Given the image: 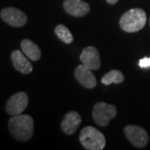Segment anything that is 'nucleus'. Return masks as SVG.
I'll use <instances>...</instances> for the list:
<instances>
[{"instance_id": "obj_7", "label": "nucleus", "mask_w": 150, "mask_h": 150, "mask_svg": "<svg viewBox=\"0 0 150 150\" xmlns=\"http://www.w3.org/2000/svg\"><path fill=\"white\" fill-rule=\"evenodd\" d=\"M124 134L130 143L136 148H144L148 144L149 135L144 129L136 125H128L124 129Z\"/></svg>"}, {"instance_id": "obj_3", "label": "nucleus", "mask_w": 150, "mask_h": 150, "mask_svg": "<svg viewBox=\"0 0 150 150\" xmlns=\"http://www.w3.org/2000/svg\"><path fill=\"white\" fill-rule=\"evenodd\" d=\"M79 141L83 147L88 150H102L106 144L104 135L92 126H87L81 130Z\"/></svg>"}, {"instance_id": "obj_2", "label": "nucleus", "mask_w": 150, "mask_h": 150, "mask_svg": "<svg viewBox=\"0 0 150 150\" xmlns=\"http://www.w3.org/2000/svg\"><path fill=\"white\" fill-rule=\"evenodd\" d=\"M147 22L146 13L141 8H132L124 13L119 20V25L123 31L135 33L143 29Z\"/></svg>"}, {"instance_id": "obj_9", "label": "nucleus", "mask_w": 150, "mask_h": 150, "mask_svg": "<svg viewBox=\"0 0 150 150\" xmlns=\"http://www.w3.org/2000/svg\"><path fill=\"white\" fill-rule=\"evenodd\" d=\"M64 8L71 16L80 18L87 15L90 11V6L83 0H64Z\"/></svg>"}, {"instance_id": "obj_17", "label": "nucleus", "mask_w": 150, "mask_h": 150, "mask_svg": "<svg viewBox=\"0 0 150 150\" xmlns=\"http://www.w3.org/2000/svg\"><path fill=\"white\" fill-rule=\"evenodd\" d=\"M106 1H107L108 4L113 5V4H117V3H118V0H106Z\"/></svg>"}, {"instance_id": "obj_18", "label": "nucleus", "mask_w": 150, "mask_h": 150, "mask_svg": "<svg viewBox=\"0 0 150 150\" xmlns=\"http://www.w3.org/2000/svg\"><path fill=\"white\" fill-rule=\"evenodd\" d=\"M149 24H150V18H149Z\"/></svg>"}, {"instance_id": "obj_8", "label": "nucleus", "mask_w": 150, "mask_h": 150, "mask_svg": "<svg viewBox=\"0 0 150 150\" xmlns=\"http://www.w3.org/2000/svg\"><path fill=\"white\" fill-rule=\"evenodd\" d=\"M82 64L91 70H98L101 66L99 52L95 47L88 46L83 49L80 54Z\"/></svg>"}, {"instance_id": "obj_1", "label": "nucleus", "mask_w": 150, "mask_h": 150, "mask_svg": "<svg viewBox=\"0 0 150 150\" xmlns=\"http://www.w3.org/2000/svg\"><path fill=\"white\" fill-rule=\"evenodd\" d=\"M8 129L13 139L20 142L31 139L34 131L33 119L27 114L12 116L8 121Z\"/></svg>"}, {"instance_id": "obj_4", "label": "nucleus", "mask_w": 150, "mask_h": 150, "mask_svg": "<svg viewBox=\"0 0 150 150\" xmlns=\"http://www.w3.org/2000/svg\"><path fill=\"white\" fill-rule=\"evenodd\" d=\"M117 115V108L115 105L106 103L98 102L94 105L93 109V121L101 127H106L110 120Z\"/></svg>"}, {"instance_id": "obj_6", "label": "nucleus", "mask_w": 150, "mask_h": 150, "mask_svg": "<svg viewBox=\"0 0 150 150\" xmlns=\"http://www.w3.org/2000/svg\"><path fill=\"white\" fill-rule=\"evenodd\" d=\"M0 17L7 24L14 28L23 27L28 21L27 16L23 11L13 7L4 8L0 13Z\"/></svg>"}, {"instance_id": "obj_12", "label": "nucleus", "mask_w": 150, "mask_h": 150, "mask_svg": "<svg viewBox=\"0 0 150 150\" xmlns=\"http://www.w3.org/2000/svg\"><path fill=\"white\" fill-rule=\"evenodd\" d=\"M20 50H14L11 54V60L14 69L23 74H28L33 71V65Z\"/></svg>"}, {"instance_id": "obj_16", "label": "nucleus", "mask_w": 150, "mask_h": 150, "mask_svg": "<svg viewBox=\"0 0 150 150\" xmlns=\"http://www.w3.org/2000/svg\"><path fill=\"white\" fill-rule=\"evenodd\" d=\"M139 65L140 68H143V69L150 68V57L149 58L145 57V58L140 59L139 61Z\"/></svg>"}, {"instance_id": "obj_10", "label": "nucleus", "mask_w": 150, "mask_h": 150, "mask_svg": "<svg viewBox=\"0 0 150 150\" xmlns=\"http://www.w3.org/2000/svg\"><path fill=\"white\" fill-rule=\"evenodd\" d=\"M93 70L88 69L84 65H79L74 71V76L78 82L86 88H94L97 85L96 77L92 72Z\"/></svg>"}, {"instance_id": "obj_14", "label": "nucleus", "mask_w": 150, "mask_h": 150, "mask_svg": "<svg viewBox=\"0 0 150 150\" xmlns=\"http://www.w3.org/2000/svg\"><path fill=\"white\" fill-rule=\"evenodd\" d=\"M124 81V76L121 71L113 69L104 74L101 79V83L104 85H110L111 83H121Z\"/></svg>"}, {"instance_id": "obj_13", "label": "nucleus", "mask_w": 150, "mask_h": 150, "mask_svg": "<svg viewBox=\"0 0 150 150\" xmlns=\"http://www.w3.org/2000/svg\"><path fill=\"white\" fill-rule=\"evenodd\" d=\"M21 48L23 53L27 56V58L32 61L36 62L41 58V50L30 39H23L21 42Z\"/></svg>"}, {"instance_id": "obj_5", "label": "nucleus", "mask_w": 150, "mask_h": 150, "mask_svg": "<svg viewBox=\"0 0 150 150\" xmlns=\"http://www.w3.org/2000/svg\"><path fill=\"white\" fill-rule=\"evenodd\" d=\"M28 104V96L24 92H18L12 95L6 103L5 110L11 116L21 114Z\"/></svg>"}, {"instance_id": "obj_11", "label": "nucleus", "mask_w": 150, "mask_h": 150, "mask_svg": "<svg viewBox=\"0 0 150 150\" xmlns=\"http://www.w3.org/2000/svg\"><path fill=\"white\" fill-rule=\"evenodd\" d=\"M82 122L80 114L75 111H70L65 114L61 123V129L64 134L72 135L76 133Z\"/></svg>"}, {"instance_id": "obj_15", "label": "nucleus", "mask_w": 150, "mask_h": 150, "mask_svg": "<svg viewBox=\"0 0 150 150\" xmlns=\"http://www.w3.org/2000/svg\"><path fill=\"white\" fill-rule=\"evenodd\" d=\"M54 33L62 42L67 44H70L74 41V37L69 31V29L63 24L57 25V27L54 29Z\"/></svg>"}]
</instances>
